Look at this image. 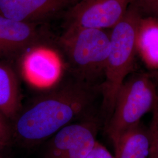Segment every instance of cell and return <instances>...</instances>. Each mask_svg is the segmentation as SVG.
I'll return each mask as SVG.
<instances>
[{"instance_id": "cell-10", "label": "cell", "mask_w": 158, "mask_h": 158, "mask_svg": "<svg viewBox=\"0 0 158 158\" xmlns=\"http://www.w3.org/2000/svg\"><path fill=\"white\" fill-rule=\"evenodd\" d=\"M136 51L147 67L158 69V18H142L137 33Z\"/></svg>"}, {"instance_id": "cell-11", "label": "cell", "mask_w": 158, "mask_h": 158, "mask_svg": "<svg viewBox=\"0 0 158 158\" xmlns=\"http://www.w3.org/2000/svg\"><path fill=\"white\" fill-rule=\"evenodd\" d=\"M20 94L17 77L8 66L0 63V113L6 118L17 115Z\"/></svg>"}, {"instance_id": "cell-7", "label": "cell", "mask_w": 158, "mask_h": 158, "mask_svg": "<svg viewBox=\"0 0 158 158\" xmlns=\"http://www.w3.org/2000/svg\"><path fill=\"white\" fill-rule=\"evenodd\" d=\"M76 0H0V15L36 23L74 4Z\"/></svg>"}, {"instance_id": "cell-1", "label": "cell", "mask_w": 158, "mask_h": 158, "mask_svg": "<svg viewBox=\"0 0 158 158\" xmlns=\"http://www.w3.org/2000/svg\"><path fill=\"white\" fill-rule=\"evenodd\" d=\"M100 85L76 80L40 97L17 119L15 131L26 143H37L55 135L76 119L90 111Z\"/></svg>"}, {"instance_id": "cell-4", "label": "cell", "mask_w": 158, "mask_h": 158, "mask_svg": "<svg viewBox=\"0 0 158 158\" xmlns=\"http://www.w3.org/2000/svg\"><path fill=\"white\" fill-rule=\"evenodd\" d=\"M158 106V90L149 75L135 74L125 79L107 125V133L113 143Z\"/></svg>"}, {"instance_id": "cell-6", "label": "cell", "mask_w": 158, "mask_h": 158, "mask_svg": "<svg viewBox=\"0 0 158 158\" xmlns=\"http://www.w3.org/2000/svg\"><path fill=\"white\" fill-rule=\"evenodd\" d=\"M21 70L24 78L30 85L45 89L59 81L63 64L57 52L47 46L35 45L23 54Z\"/></svg>"}, {"instance_id": "cell-8", "label": "cell", "mask_w": 158, "mask_h": 158, "mask_svg": "<svg viewBox=\"0 0 158 158\" xmlns=\"http://www.w3.org/2000/svg\"><path fill=\"white\" fill-rule=\"evenodd\" d=\"M36 23L18 22L0 15V56L16 55L36 45Z\"/></svg>"}, {"instance_id": "cell-15", "label": "cell", "mask_w": 158, "mask_h": 158, "mask_svg": "<svg viewBox=\"0 0 158 158\" xmlns=\"http://www.w3.org/2000/svg\"><path fill=\"white\" fill-rule=\"evenodd\" d=\"M152 113V119L151 121L150 128L152 130L154 134L158 152V106L155 108Z\"/></svg>"}, {"instance_id": "cell-14", "label": "cell", "mask_w": 158, "mask_h": 158, "mask_svg": "<svg viewBox=\"0 0 158 158\" xmlns=\"http://www.w3.org/2000/svg\"><path fill=\"white\" fill-rule=\"evenodd\" d=\"M141 11L154 16L158 4V0H138L136 2Z\"/></svg>"}, {"instance_id": "cell-17", "label": "cell", "mask_w": 158, "mask_h": 158, "mask_svg": "<svg viewBox=\"0 0 158 158\" xmlns=\"http://www.w3.org/2000/svg\"><path fill=\"white\" fill-rule=\"evenodd\" d=\"M153 17H156V18H158V6H157V8H156V11H155V15H154Z\"/></svg>"}, {"instance_id": "cell-16", "label": "cell", "mask_w": 158, "mask_h": 158, "mask_svg": "<svg viewBox=\"0 0 158 158\" xmlns=\"http://www.w3.org/2000/svg\"><path fill=\"white\" fill-rule=\"evenodd\" d=\"M149 130L151 134V138H152V145L151 148V152L148 158H158V152L156 148V144L155 141V138L154 134L152 130L149 128Z\"/></svg>"}, {"instance_id": "cell-3", "label": "cell", "mask_w": 158, "mask_h": 158, "mask_svg": "<svg viewBox=\"0 0 158 158\" xmlns=\"http://www.w3.org/2000/svg\"><path fill=\"white\" fill-rule=\"evenodd\" d=\"M76 79L100 85L110 52V35L102 29L68 26L59 39Z\"/></svg>"}, {"instance_id": "cell-12", "label": "cell", "mask_w": 158, "mask_h": 158, "mask_svg": "<svg viewBox=\"0 0 158 158\" xmlns=\"http://www.w3.org/2000/svg\"><path fill=\"white\" fill-rule=\"evenodd\" d=\"M85 158H115L107 149L96 141Z\"/></svg>"}, {"instance_id": "cell-5", "label": "cell", "mask_w": 158, "mask_h": 158, "mask_svg": "<svg viewBox=\"0 0 158 158\" xmlns=\"http://www.w3.org/2000/svg\"><path fill=\"white\" fill-rule=\"evenodd\" d=\"M138 0H80L66 14L68 26L102 29L112 28Z\"/></svg>"}, {"instance_id": "cell-2", "label": "cell", "mask_w": 158, "mask_h": 158, "mask_svg": "<svg viewBox=\"0 0 158 158\" xmlns=\"http://www.w3.org/2000/svg\"><path fill=\"white\" fill-rule=\"evenodd\" d=\"M141 12L136 2L131 5L110 35V52L104 79L101 85L102 108L108 119L113 113L119 90L134 66Z\"/></svg>"}, {"instance_id": "cell-9", "label": "cell", "mask_w": 158, "mask_h": 158, "mask_svg": "<svg viewBox=\"0 0 158 158\" xmlns=\"http://www.w3.org/2000/svg\"><path fill=\"white\" fill-rule=\"evenodd\" d=\"M152 138L149 128L141 123L127 130L113 143L115 158H148Z\"/></svg>"}, {"instance_id": "cell-13", "label": "cell", "mask_w": 158, "mask_h": 158, "mask_svg": "<svg viewBox=\"0 0 158 158\" xmlns=\"http://www.w3.org/2000/svg\"><path fill=\"white\" fill-rule=\"evenodd\" d=\"M5 117L0 113V147L8 145L10 139V132Z\"/></svg>"}]
</instances>
